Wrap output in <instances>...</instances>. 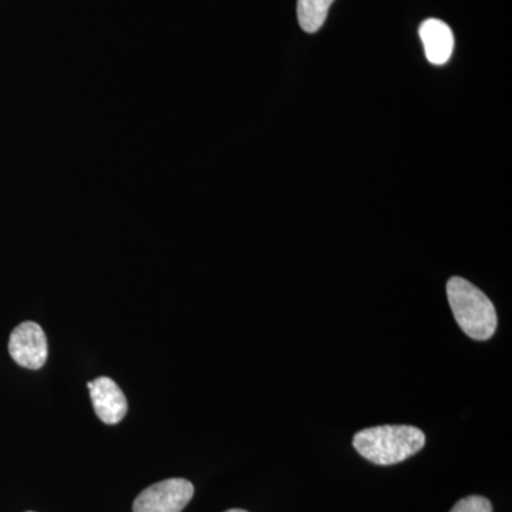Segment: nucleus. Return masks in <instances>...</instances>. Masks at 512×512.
Listing matches in <instances>:
<instances>
[{
	"instance_id": "10",
	"label": "nucleus",
	"mask_w": 512,
	"mask_h": 512,
	"mask_svg": "<svg viewBox=\"0 0 512 512\" xmlns=\"http://www.w3.org/2000/svg\"><path fill=\"white\" fill-rule=\"evenodd\" d=\"M29 512H32V511H29Z\"/></svg>"
},
{
	"instance_id": "6",
	"label": "nucleus",
	"mask_w": 512,
	"mask_h": 512,
	"mask_svg": "<svg viewBox=\"0 0 512 512\" xmlns=\"http://www.w3.org/2000/svg\"><path fill=\"white\" fill-rule=\"evenodd\" d=\"M419 33L427 60L436 66L446 64L454 49V36L450 26L443 20L427 19L421 23Z\"/></svg>"
},
{
	"instance_id": "8",
	"label": "nucleus",
	"mask_w": 512,
	"mask_h": 512,
	"mask_svg": "<svg viewBox=\"0 0 512 512\" xmlns=\"http://www.w3.org/2000/svg\"><path fill=\"white\" fill-rule=\"evenodd\" d=\"M450 512H493V505L488 498L481 495H468L458 501Z\"/></svg>"
},
{
	"instance_id": "4",
	"label": "nucleus",
	"mask_w": 512,
	"mask_h": 512,
	"mask_svg": "<svg viewBox=\"0 0 512 512\" xmlns=\"http://www.w3.org/2000/svg\"><path fill=\"white\" fill-rule=\"evenodd\" d=\"M9 353L19 366L37 370L45 365L49 349L42 326L35 322L20 323L9 339Z\"/></svg>"
},
{
	"instance_id": "2",
	"label": "nucleus",
	"mask_w": 512,
	"mask_h": 512,
	"mask_svg": "<svg viewBox=\"0 0 512 512\" xmlns=\"http://www.w3.org/2000/svg\"><path fill=\"white\" fill-rule=\"evenodd\" d=\"M447 298L461 330L474 340L493 338L497 330V312L493 302L477 286L460 276L447 282Z\"/></svg>"
},
{
	"instance_id": "1",
	"label": "nucleus",
	"mask_w": 512,
	"mask_h": 512,
	"mask_svg": "<svg viewBox=\"0 0 512 512\" xmlns=\"http://www.w3.org/2000/svg\"><path fill=\"white\" fill-rule=\"evenodd\" d=\"M426 444L423 431L414 426L370 427L353 437V447L370 463L393 466L419 453Z\"/></svg>"
},
{
	"instance_id": "9",
	"label": "nucleus",
	"mask_w": 512,
	"mask_h": 512,
	"mask_svg": "<svg viewBox=\"0 0 512 512\" xmlns=\"http://www.w3.org/2000/svg\"><path fill=\"white\" fill-rule=\"evenodd\" d=\"M225 512H248V511L238 510V508H235V510H228V511H225Z\"/></svg>"
},
{
	"instance_id": "3",
	"label": "nucleus",
	"mask_w": 512,
	"mask_h": 512,
	"mask_svg": "<svg viewBox=\"0 0 512 512\" xmlns=\"http://www.w3.org/2000/svg\"><path fill=\"white\" fill-rule=\"evenodd\" d=\"M194 497V485L184 478H168L150 485L134 501L133 512H181Z\"/></svg>"
},
{
	"instance_id": "5",
	"label": "nucleus",
	"mask_w": 512,
	"mask_h": 512,
	"mask_svg": "<svg viewBox=\"0 0 512 512\" xmlns=\"http://www.w3.org/2000/svg\"><path fill=\"white\" fill-rule=\"evenodd\" d=\"M92 396L94 410L99 419L106 424H117L123 420L128 410L126 396L119 384L107 376H101L87 383Z\"/></svg>"
},
{
	"instance_id": "7",
	"label": "nucleus",
	"mask_w": 512,
	"mask_h": 512,
	"mask_svg": "<svg viewBox=\"0 0 512 512\" xmlns=\"http://www.w3.org/2000/svg\"><path fill=\"white\" fill-rule=\"evenodd\" d=\"M333 0H298L299 26L306 33H316L322 28Z\"/></svg>"
}]
</instances>
